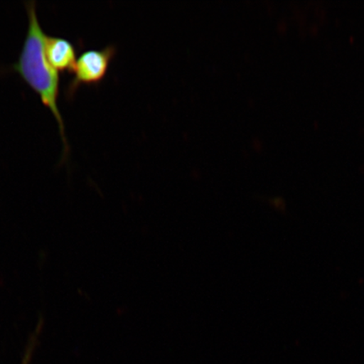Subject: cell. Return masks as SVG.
<instances>
[{"instance_id":"1","label":"cell","mask_w":364,"mask_h":364,"mask_svg":"<svg viewBox=\"0 0 364 364\" xmlns=\"http://www.w3.org/2000/svg\"><path fill=\"white\" fill-rule=\"evenodd\" d=\"M28 13V30L19 60L14 65V70L19 73L30 87L39 95L43 103L50 109L56 118L65 150L68 144L65 124L58 107L59 90L58 72L50 65L45 53V35L36 16L34 2L27 4Z\"/></svg>"},{"instance_id":"2","label":"cell","mask_w":364,"mask_h":364,"mask_svg":"<svg viewBox=\"0 0 364 364\" xmlns=\"http://www.w3.org/2000/svg\"><path fill=\"white\" fill-rule=\"evenodd\" d=\"M116 53L115 46L110 45L100 50H89L81 54L76 61L75 78L72 80L70 94H74L81 85H93L106 76L109 65Z\"/></svg>"},{"instance_id":"3","label":"cell","mask_w":364,"mask_h":364,"mask_svg":"<svg viewBox=\"0 0 364 364\" xmlns=\"http://www.w3.org/2000/svg\"><path fill=\"white\" fill-rule=\"evenodd\" d=\"M45 53L48 61L57 71L74 72L76 58L74 46L66 39L47 36Z\"/></svg>"}]
</instances>
